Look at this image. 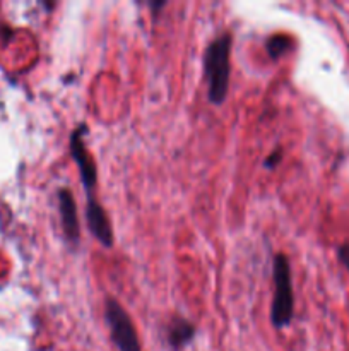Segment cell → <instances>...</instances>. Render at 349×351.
<instances>
[{"label":"cell","instance_id":"1","mask_svg":"<svg viewBox=\"0 0 349 351\" xmlns=\"http://www.w3.org/2000/svg\"><path fill=\"white\" fill-rule=\"evenodd\" d=\"M233 34L229 31L218 34L204 51V79L207 82V98L219 106L228 98L229 58H231Z\"/></svg>","mask_w":349,"mask_h":351},{"label":"cell","instance_id":"2","mask_svg":"<svg viewBox=\"0 0 349 351\" xmlns=\"http://www.w3.org/2000/svg\"><path fill=\"white\" fill-rule=\"evenodd\" d=\"M274 295L270 304V322L276 329L291 324L294 317V291L291 266L286 254H276L272 261Z\"/></svg>","mask_w":349,"mask_h":351},{"label":"cell","instance_id":"3","mask_svg":"<svg viewBox=\"0 0 349 351\" xmlns=\"http://www.w3.org/2000/svg\"><path fill=\"white\" fill-rule=\"evenodd\" d=\"M105 321L109 328V336L115 343L118 351H142L140 350L139 336L133 326L132 317L129 312L116 302L115 298L108 297L105 300Z\"/></svg>","mask_w":349,"mask_h":351},{"label":"cell","instance_id":"4","mask_svg":"<svg viewBox=\"0 0 349 351\" xmlns=\"http://www.w3.org/2000/svg\"><path fill=\"white\" fill-rule=\"evenodd\" d=\"M89 127L86 123H79L70 134V139H68V151H70V156L74 160V163L77 165L79 177H81V184L86 191V197H96L94 189L98 184V170H96L94 160H92L91 153L88 151L86 146L84 137L88 136Z\"/></svg>","mask_w":349,"mask_h":351},{"label":"cell","instance_id":"5","mask_svg":"<svg viewBox=\"0 0 349 351\" xmlns=\"http://www.w3.org/2000/svg\"><path fill=\"white\" fill-rule=\"evenodd\" d=\"M58 211H60L62 228H64V237L68 247L72 250L77 249L79 242H81V225H79L77 204L68 189L58 191Z\"/></svg>","mask_w":349,"mask_h":351},{"label":"cell","instance_id":"6","mask_svg":"<svg viewBox=\"0 0 349 351\" xmlns=\"http://www.w3.org/2000/svg\"><path fill=\"white\" fill-rule=\"evenodd\" d=\"M86 223H88L89 233H91L105 249H112L113 242H115L112 223H109L105 208L99 204L96 197L88 199V204H86Z\"/></svg>","mask_w":349,"mask_h":351},{"label":"cell","instance_id":"7","mask_svg":"<svg viewBox=\"0 0 349 351\" xmlns=\"http://www.w3.org/2000/svg\"><path fill=\"white\" fill-rule=\"evenodd\" d=\"M195 338V326L181 315H173L166 326V343L173 351H181Z\"/></svg>","mask_w":349,"mask_h":351},{"label":"cell","instance_id":"8","mask_svg":"<svg viewBox=\"0 0 349 351\" xmlns=\"http://www.w3.org/2000/svg\"><path fill=\"white\" fill-rule=\"evenodd\" d=\"M291 48H293V40L287 34H272L266 41V50L270 60H279L284 55L289 53Z\"/></svg>","mask_w":349,"mask_h":351},{"label":"cell","instance_id":"9","mask_svg":"<svg viewBox=\"0 0 349 351\" xmlns=\"http://www.w3.org/2000/svg\"><path fill=\"white\" fill-rule=\"evenodd\" d=\"M281 160H283V151H272V153L266 158V161H263V168H266V170H274V168L281 163Z\"/></svg>","mask_w":349,"mask_h":351},{"label":"cell","instance_id":"10","mask_svg":"<svg viewBox=\"0 0 349 351\" xmlns=\"http://www.w3.org/2000/svg\"><path fill=\"white\" fill-rule=\"evenodd\" d=\"M337 256H339V261H341V263L344 264L346 269L349 271V243H344V245H342V247H339Z\"/></svg>","mask_w":349,"mask_h":351}]
</instances>
